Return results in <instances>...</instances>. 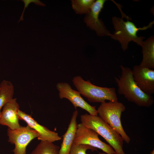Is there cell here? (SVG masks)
Wrapping results in <instances>:
<instances>
[{
	"label": "cell",
	"instance_id": "cell-1",
	"mask_svg": "<svg viewBox=\"0 0 154 154\" xmlns=\"http://www.w3.org/2000/svg\"><path fill=\"white\" fill-rule=\"evenodd\" d=\"M120 68V75L119 78L115 77L118 93L138 106L151 107L154 103L153 96L143 92L137 86L133 80L132 70L122 65Z\"/></svg>",
	"mask_w": 154,
	"mask_h": 154
},
{
	"label": "cell",
	"instance_id": "cell-2",
	"mask_svg": "<svg viewBox=\"0 0 154 154\" xmlns=\"http://www.w3.org/2000/svg\"><path fill=\"white\" fill-rule=\"evenodd\" d=\"M127 20L125 21L123 17L116 16L113 17L112 19L114 31L113 34H111L110 37L113 39L119 42L124 51L127 49L129 44L131 41L141 46L143 40L145 37L142 36H138V32L140 30H145L151 28L154 23L153 21L146 26L138 28L133 23L129 21L131 19Z\"/></svg>",
	"mask_w": 154,
	"mask_h": 154
},
{
	"label": "cell",
	"instance_id": "cell-3",
	"mask_svg": "<svg viewBox=\"0 0 154 154\" xmlns=\"http://www.w3.org/2000/svg\"><path fill=\"white\" fill-rule=\"evenodd\" d=\"M81 123L102 136L113 149L115 154H125L123 149L124 140L120 135L98 115L85 114L80 116Z\"/></svg>",
	"mask_w": 154,
	"mask_h": 154
},
{
	"label": "cell",
	"instance_id": "cell-4",
	"mask_svg": "<svg viewBox=\"0 0 154 154\" xmlns=\"http://www.w3.org/2000/svg\"><path fill=\"white\" fill-rule=\"evenodd\" d=\"M72 82L80 94L90 102L102 103L106 100L117 101L118 98L115 88L95 85L89 80H84L80 76L73 77Z\"/></svg>",
	"mask_w": 154,
	"mask_h": 154
},
{
	"label": "cell",
	"instance_id": "cell-5",
	"mask_svg": "<svg viewBox=\"0 0 154 154\" xmlns=\"http://www.w3.org/2000/svg\"><path fill=\"white\" fill-rule=\"evenodd\" d=\"M126 109L122 103L109 101L101 103L97 110L99 116L116 131L124 141L129 144L130 139L124 131L122 126L121 117V114Z\"/></svg>",
	"mask_w": 154,
	"mask_h": 154
},
{
	"label": "cell",
	"instance_id": "cell-6",
	"mask_svg": "<svg viewBox=\"0 0 154 154\" xmlns=\"http://www.w3.org/2000/svg\"><path fill=\"white\" fill-rule=\"evenodd\" d=\"M8 142L14 144L13 150L14 154H26V148L33 139L39 136V133L28 125L21 127L13 130L9 128L7 130Z\"/></svg>",
	"mask_w": 154,
	"mask_h": 154
},
{
	"label": "cell",
	"instance_id": "cell-7",
	"mask_svg": "<svg viewBox=\"0 0 154 154\" xmlns=\"http://www.w3.org/2000/svg\"><path fill=\"white\" fill-rule=\"evenodd\" d=\"M98 135L94 130L87 128L80 123L77 124L73 143L89 145L100 149L107 154H115L112 148L101 140Z\"/></svg>",
	"mask_w": 154,
	"mask_h": 154
},
{
	"label": "cell",
	"instance_id": "cell-8",
	"mask_svg": "<svg viewBox=\"0 0 154 154\" xmlns=\"http://www.w3.org/2000/svg\"><path fill=\"white\" fill-rule=\"evenodd\" d=\"M56 87L58 92L59 98L68 99L76 109L77 108L80 107L87 111L90 114L98 115L96 106H92L88 104L81 97L79 92L73 89L68 83L59 82L57 84Z\"/></svg>",
	"mask_w": 154,
	"mask_h": 154
},
{
	"label": "cell",
	"instance_id": "cell-9",
	"mask_svg": "<svg viewBox=\"0 0 154 154\" xmlns=\"http://www.w3.org/2000/svg\"><path fill=\"white\" fill-rule=\"evenodd\" d=\"M106 0H97L94 3L90 11L86 15L84 21L87 26L94 31L98 36L110 37L111 34L102 20L99 18V15L103 8Z\"/></svg>",
	"mask_w": 154,
	"mask_h": 154
},
{
	"label": "cell",
	"instance_id": "cell-10",
	"mask_svg": "<svg viewBox=\"0 0 154 154\" xmlns=\"http://www.w3.org/2000/svg\"><path fill=\"white\" fill-rule=\"evenodd\" d=\"M133 80L144 92L151 95L154 93V70L139 65L132 70Z\"/></svg>",
	"mask_w": 154,
	"mask_h": 154
},
{
	"label": "cell",
	"instance_id": "cell-11",
	"mask_svg": "<svg viewBox=\"0 0 154 154\" xmlns=\"http://www.w3.org/2000/svg\"><path fill=\"white\" fill-rule=\"evenodd\" d=\"M17 114L19 119L25 121L28 126L39 133V136L37 138L38 140L53 143L62 139L57 133L50 130L46 127L40 124L30 115L20 109L18 110Z\"/></svg>",
	"mask_w": 154,
	"mask_h": 154
},
{
	"label": "cell",
	"instance_id": "cell-12",
	"mask_svg": "<svg viewBox=\"0 0 154 154\" xmlns=\"http://www.w3.org/2000/svg\"><path fill=\"white\" fill-rule=\"evenodd\" d=\"M19 106L16 98H13L5 103L3 107L0 117V125L7 126L13 130L19 128L17 114Z\"/></svg>",
	"mask_w": 154,
	"mask_h": 154
},
{
	"label": "cell",
	"instance_id": "cell-13",
	"mask_svg": "<svg viewBox=\"0 0 154 154\" xmlns=\"http://www.w3.org/2000/svg\"><path fill=\"white\" fill-rule=\"evenodd\" d=\"M78 114L77 110L73 113L67 130L63 135L62 141L58 154H69L77 128L76 119Z\"/></svg>",
	"mask_w": 154,
	"mask_h": 154
},
{
	"label": "cell",
	"instance_id": "cell-14",
	"mask_svg": "<svg viewBox=\"0 0 154 154\" xmlns=\"http://www.w3.org/2000/svg\"><path fill=\"white\" fill-rule=\"evenodd\" d=\"M142 59L140 66L154 69V36H150L143 41L142 46Z\"/></svg>",
	"mask_w": 154,
	"mask_h": 154
},
{
	"label": "cell",
	"instance_id": "cell-15",
	"mask_svg": "<svg viewBox=\"0 0 154 154\" xmlns=\"http://www.w3.org/2000/svg\"><path fill=\"white\" fill-rule=\"evenodd\" d=\"M14 88L10 81L4 80L0 84V117L1 109L5 104L13 98Z\"/></svg>",
	"mask_w": 154,
	"mask_h": 154
},
{
	"label": "cell",
	"instance_id": "cell-16",
	"mask_svg": "<svg viewBox=\"0 0 154 154\" xmlns=\"http://www.w3.org/2000/svg\"><path fill=\"white\" fill-rule=\"evenodd\" d=\"M60 148L52 142L40 141L30 154H58Z\"/></svg>",
	"mask_w": 154,
	"mask_h": 154
},
{
	"label": "cell",
	"instance_id": "cell-17",
	"mask_svg": "<svg viewBox=\"0 0 154 154\" xmlns=\"http://www.w3.org/2000/svg\"><path fill=\"white\" fill-rule=\"evenodd\" d=\"M95 1L94 0H72V8L77 14H86L90 11Z\"/></svg>",
	"mask_w": 154,
	"mask_h": 154
},
{
	"label": "cell",
	"instance_id": "cell-18",
	"mask_svg": "<svg viewBox=\"0 0 154 154\" xmlns=\"http://www.w3.org/2000/svg\"><path fill=\"white\" fill-rule=\"evenodd\" d=\"M90 149L93 151H97V149L89 145L73 143L69 154H88L86 151Z\"/></svg>",
	"mask_w": 154,
	"mask_h": 154
},
{
	"label": "cell",
	"instance_id": "cell-19",
	"mask_svg": "<svg viewBox=\"0 0 154 154\" xmlns=\"http://www.w3.org/2000/svg\"><path fill=\"white\" fill-rule=\"evenodd\" d=\"M21 1L24 2V7L23 13L18 23H19L20 21L23 20V14L25 9L28 7V6L30 3H33L37 5H40L41 6H45V5L44 3L39 0H22Z\"/></svg>",
	"mask_w": 154,
	"mask_h": 154
},
{
	"label": "cell",
	"instance_id": "cell-20",
	"mask_svg": "<svg viewBox=\"0 0 154 154\" xmlns=\"http://www.w3.org/2000/svg\"><path fill=\"white\" fill-rule=\"evenodd\" d=\"M150 154H154V150H153L151 151L150 153Z\"/></svg>",
	"mask_w": 154,
	"mask_h": 154
},
{
	"label": "cell",
	"instance_id": "cell-21",
	"mask_svg": "<svg viewBox=\"0 0 154 154\" xmlns=\"http://www.w3.org/2000/svg\"><path fill=\"white\" fill-rule=\"evenodd\" d=\"M98 154H107L106 153L104 152H99Z\"/></svg>",
	"mask_w": 154,
	"mask_h": 154
}]
</instances>
